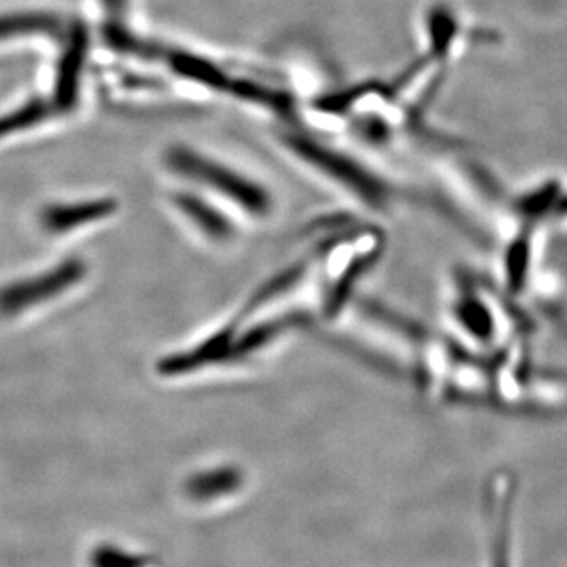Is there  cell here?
I'll list each match as a JSON object with an SVG mask.
<instances>
[{"label": "cell", "mask_w": 567, "mask_h": 567, "mask_svg": "<svg viewBox=\"0 0 567 567\" xmlns=\"http://www.w3.org/2000/svg\"><path fill=\"white\" fill-rule=\"evenodd\" d=\"M166 162L178 175L208 184L226 197L237 200V204H241L243 208L252 214H262L267 209L268 200L261 189H257L248 181L237 177L219 164L208 161L206 156L197 155L195 151L175 147L167 153Z\"/></svg>", "instance_id": "cell-1"}, {"label": "cell", "mask_w": 567, "mask_h": 567, "mask_svg": "<svg viewBox=\"0 0 567 567\" xmlns=\"http://www.w3.org/2000/svg\"><path fill=\"white\" fill-rule=\"evenodd\" d=\"M60 19L47 13H13L0 16V41L2 39L35 35V33L60 32Z\"/></svg>", "instance_id": "cell-7"}, {"label": "cell", "mask_w": 567, "mask_h": 567, "mask_svg": "<svg viewBox=\"0 0 567 567\" xmlns=\"http://www.w3.org/2000/svg\"><path fill=\"white\" fill-rule=\"evenodd\" d=\"M245 485V472L236 465L219 466L198 472L186 485V493L195 502H214L236 494Z\"/></svg>", "instance_id": "cell-5"}, {"label": "cell", "mask_w": 567, "mask_h": 567, "mask_svg": "<svg viewBox=\"0 0 567 567\" xmlns=\"http://www.w3.org/2000/svg\"><path fill=\"white\" fill-rule=\"evenodd\" d=\"M116 208L118 204L113 198H97V200L80 204H58L44 209L41 223L44 230L50 234H66L80 226L91 225L94 220L105 219L114 214Z\"/></svg>", "instance_id": "cell-4"}, {"label": "cell", "mask_w": 567, "mask_h": 567, "mask_svg": "<svg viewBox=\"0 0 567 567\" xmlns=\"http://www.w3.org/2000/svg\"><path fill=\"white\" fill-rule=\"evenodd\" d=\"M150 558L116 546L97 547L91 558L92 567H150Z\"/></svg>", "instance_id": "cell-10"}, {"label": "cell", "mask_w": 567, "mask_h": 567, "mask_svg": "<svg viewBox=\"0 0 567 567\" xmlns=\"http://www.w3.org/2000/svg\"><path fill=\"white\" fill-rule=\"evenodd\" d=\"M86 58V32L81 27H75L70 33L69 47L64 50L63 60L58 70L55 80L54 103L55 109L69 111L78 102L81 74Z\"/></svg>", "instance_id": "cell-3"}, {"label": "cell", "mask_w": 567, "mask_h": 567, "mask_svg": "<svg viewBox=\"0 0 567 567\" xmlns=\"http://www.w3.org/2000/svg\"><path fill=\"white\" fill-rule=\"evenodd\" d=\"M52 111H55L54 103L39 100V97L38 100H32V102L24 103L22 107L0 118V138H6L10 134H16L19 131H24V128L41 124V122L49 118Z\"/></svg>", "instance_id": "cell-9"}, {"label": "cell", "mask_w": 567, "mask_h": 567, "mask_svg": "<svg viewBox=\"0 0 567 567\" xmlns=\"http://www.w3.org/2000/svg\"><path fill=\"white\" fill-rule=\"evenodd\" d=\"M175 203L186 217H189L206 236L215 241H225L231 236L230 223L219 212L209 208L208 204L203 203L200 198L183 193L175 198Z\"/></svg>", "instance_id": "cell-6"}, {"label": "cell", "mask_w": 567, "mask_h": 567, "mask_svg": "<svg viewBox=\"0 0 567 567\" xmlns=\"http://www.w3.org/2000/svg\"><path fill=\"white\" fill-rule=\"evenodd\" d=\"M85 272L86 265L81 259H64L60 267L52 268L38 278L8 285L0 290V315H17L39 301L50 300L72 285L80 284Z\"/></svg>", "instance_id": "cell-2"}, {"label": "cell", "mask_w": 567, "mask_h": 567, "mask_svg": "<svg viewBox=\"0 0 567 567\" xmlns=\"http://www.w3.org/2000/svg\"><path fill=\"white\" fill-rule=\"evenodd\" d=\"M103 4L107 6L109 11L120 13V11H124L125 0H103Z\"/></svg>", "instance_id": "cell-11"}, {"label": "cell", "mask_w": 567, "mask_h": 567, "mask_svg": "<svg viewBox=\"0 0 567 567\" xmlns=\"http://www.w3.org/2000/svg\"><path fill=\"white\" fill-rule=\"evenodd\" d=\"M169 64L177 74L197 81V83H203V85L212 86V89H225L226 85H230L226 75L223 74V70L217 69L209 61L195 58V55L172 54L169 55Z\"/></svg>", "instance_id": "cell-8"}]
</instances>
